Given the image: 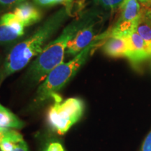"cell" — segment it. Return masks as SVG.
I'll return each instance as SVG.
<instances>
[{
    "label": "cell",
    "instance_id": "obj_1",
    "mask_svg": "<svg viewBox=\"0 0 151 151\" xmlns=\"http://www.w3.org/2000/svg\"><path fill=\"white\" fill-rule=\"evenodd\" d=\"M71 10L65 6L49 17L32 35L15 46L5 60L4 74L9 76L21 70L32 58L39 55L46 41L70 16Z\"/></svg>",
    "mask_w": 151,
    "mask_h": 151
},
{
    "label": "cell",
    "instance_id": "obj_2",
    "mask_svg": "<svg viewBox=\"0 0 151 151\" xmlns=\"http://www.w3.org/2000/svg\"><path fill=\"white\" fill-rule=\"evenodd\" d=\"M92 16L85 14L76 18L63 29L59 37L43 48L30 66L28 75L35 82H41L55 67L63 62L67 46L77 32L92 22Z\"/></svg>",
    "mask_w": 151,
    "mask_h": 151
},
{
    "label": "cell",
    "instance_id": "obj_3",
    "mask_svg": "<svg viewBox=\"0 0 151 151\" xmlns=\"http://www.w3.org/2000/svg\"><path fill=\"white\" fill-rule=\"evenodd\" d=\"M104 35L97 37L91 44L83 49L70 61L62 62L55 67L43 81L37 92L35 101L43 102L49 98L58 95V92L74 76L78 69L86 62L90 52L98 44V41L104 39Z\"/></svg>",
    "mask_w": 151,
    "mask_h": 151
},
{
    "label": "cell",
    "instance_id": "obj_4",
    "mask_svg": "<svg viewBox=\"0 0 151 151\" xmlns=\"http://www.w3.org/2000/svg\"><path fill=\"white\" fill-rule=\"evenodd\" d=\"M53 98L55 101L49 109L47 120L52 130L64 134L81 118L84 103L78 98H69L63 101L58 95Z\"/></svg>",
    "mask_w": 151,
    "mask_h": 151
},
{
    "label": "cell",
    "instance_id": "obj_5",
    "mask_svg": "<svg viewBox=\"0 0 151 151\" xmlns=\"http://www.w3.org/2000/svg\"><path fill=\"white\" fill-rule=\"evenodd\" d=\"M120 9V16L110 32L106 34V38L127 37L136 29L142 11L139 1L126 0Z\"/></svg>",
    "mask_w": 151,
    "mask_h": 151
},
{
    "label": "cell",
    "instance_id": "obj_6",
    "mask_svg": "<svg viewBox=\"0 0 151 151\" xmlns=\"http://www.w3.org/2000/svg\"><path fill=\"white\" fill-rule=\"evenodd\" d=\"M24 25L14 13H7L0 18V44L16 41L24 35Z\"/></svg>",
    "mask_w": 151,
    "mask_h": 151
},
{
    "label": "cell",
    "instance_id": "obj_7",
    "mask_svg": "<svg viewBox=\"0 0 151 151\" xmlns=\"http://www.w3.org/2000/svg\"><path fill=\"white\" fill-rule=\"evenodd\" d=\"M94 26L95 24L91 22L79 30L68 44L66 53L76 56L91 44L96 38Z\"/></svg>",
    "mask_w": 151,
    "mask_h": 151
},
{
    "label": "cell",
    "instance_id": "obj_8",
    "mask_svg": "<svg viewBox=\"0 0 151 151\" xmlns=\"http://www.w3.org/2000/svg\"><path fill=\"white\" fill-rule=\"evenodd\" d=\"M129 42V52L127 58L133 63H138L151 58L148 46L141 36L134 30L127 36Z\"/></svg>",
    "mask_w": 151,
    "mask_h": 151
},
{
    "label": "cell",
    "instance_id": "obj_9",
    "mask_svg": "<svg viewBox=\"0 0 151 151\" xmlns=\"http://www.w3.org/2000/svg\"><path fill=\"white\" fill-rule=\"evenodd\" d=\"M103 50L112 58H127L129 55V46L127 37H109L104 43Z\"/></svg>",
    "mask_w": 151,
    "mask_h": 151
},
{
    "label": "cell",
    "instance_id": "obj_10",
    "mask_svg": "<svg viewBox=\"0 0 151 151\" xmlns=\"http://www.w3.org/2000/svg\"><path fill=\"white\" fill-rule=\"evenodd\" d=\"M14 14L23 24L24 27H29L41 20L40 11L32 3L23 2L15 8Z\"/></svg>",
    "mask_w": 151,
    "mask_h": 151
},
{
    "label": "cell",
    "instance_id": "obj_11",
    "mask_svg": "<svg viewBox=\"0 0 151 151\" xmlns=\"http://www.w3.org/2000/svg\"><path fill=\"white\" fill-rule=\"evenodd\" d=\"M137 32L141 36L148 46L151 53V10L142 8L139 21L136 27Z\"/></svg>",
    "mask_w": 151,
    "mask_h": 151
},
{
    "label": "cell",
    "instance_id": "obj_12",
    "mask_svg": "<svg viewBox=\"0 0 151 151\" xmlns=\"http://www.w3.org/2000/svg\"><path fill=\"white\" fill-rule=\"evenodd\" d=\"M24 123L9 109L2 106L0 109V129H20Z\"/></svg>",
    "mask_w": 151,
    "mask_h": 151
},
{
    "label": "cell",
    "instance_id": "obj_13",
    "mask_svg": "<svg viewBox=\"0 0 151 151\" xmlns=\"http://www.w3.org/2000/svg\"><path fill=\"white\" fill-rule=\"evenodd\" d=\"M0 151H29L27 143L20 141H4L0 143Z\"/></svg>",
    "mask_w": 151,
    "mask_h": 151
},
{
    "label": "cell",
    "instance_id": "obj_14",
    "mask_svg": "<svg viewBox=\"0 0 151 151\" xmlns=\"http://www.w3.org/2000/svg\"><path fill=\"white\" fill-rule=\"evenodd\" d=\"M23 140V137L14 129H0V143L4 141H20Z\"/></svg>",
    "mask_w": 151,
    "mask_h": 151
},
{
    "label": "cell",
    "instance_id": "obj_15",
    "mask_svg": "<svg viewBox=\"0 0 151 151\" xmlns=\"http://www.w3.org/2000/svg\"><path fill=\"white\" fill-rule=\"evenodd\" d=\"M126 0H94L96 5L99 6L105 9L114 11L120 8Z\"/></svg>",
    "mask_w": 151,
    "mask_h": 151
},
{
    "label": "cell",
    "instance_id": "obj_16",
    "mask_svg": "<svg viewBox=\"0 0 151 151\" xmlns=\"http://www.w3.org/2000/svg\"><path fill=\"white\" fill-rule=\"evenodd\" d=\"M33 1L37 5L43 7L52 6L58 4H65L66 3V0H33Z\"/></svg>",
    "mask_w": 151,
    "mask_h": 151
},
{
    "label": "cell",
    "instance_id": "obj_17",
    "mask_svg": "<svg viewBox=\"0 0 151 151\" xmlns=\"http://www.w3.org/2000/svg\"><path fill=\"white\" fill-rule=\"evenodd\" d=\"M42 151H66L65 149L61 143L59 142H53L49 143L46 145V146L43 149Z\"/></svg>",
    "mask_w": 151,
    "mask_h": 151
},
{
    "label": "cell",
    "instance_id": "obj_18",
    "mask_svg": "<svg viewBox=\"0 0 151 151\" xmlns=\"http://www.w3.org/2000/svg\"><path fill=\"white\" fill-rule=\"evenodd\" d=\"M141 151H151V130L143 141Z\"/></svg>",
    "mask_w": 151,
    "mask_h": 151
},
{
    "label": "cell",
    "instance_id": "obj_19",
    "mask_svg": "<svg viewBox=\"0 0 151 151\" xmlns=\"http://www.w3.org/2000/svg\"><path fill=\"white\" fill-rule=\"evenodd\" d=\"M27 0H0V4L4 6H18Z\"/></svg>",
    "mask_w": 151,
    "mask_h": 151
},
{
    "label": "cell",
    "instance_id": "obj_20",
    "mask_svg": "<svg viewBox=\"0 0 151 151\" xmlns=\"http://www.w3.org/2000/svg\"><path fill=\"white\" fill-rule=\"evenodd\" d=\"M73 0H66V3L65 6H67V8L69 9H71V4H72Z\"/></svg>",
    "mask_w": 151,
    "mask_h": 151
},
{
    "label": "cell",
    "instance_id": "obj_21",
    "mask_svg": "<svg viewBox=\"0 0 151 151\" xmlns=\"http://www.w3.org/2000/svg\"><path fill=\"white\" fill-rule=\"evenodd\" d=\"M138 1H139V2H141L142 4H146L148 5V3H149V1H150V0H138Z\"/></svg>",
    "mask_w": 151,
    "mask_h": 151
},
{
    "label": "cell",
    "instance_id": "obj_22",
    "mask_svg": "<svg viewBox=\"0 0 151 151\" xmlns=\"http://www.w3.org/2000/svg\"><path fill=\"white\" fill-rule=\"evenodd\" d=\"M148 5H149V6H151V0H150V1H149V3H148Z\"/></svg>",
    "mask_w": 151,
    "mask_h": 151
},
{
    "label": "cell",
    "instance_id": "obj_23",
    "mask_svg": "<svg viewBox=\"0 0 151 151\" xmlns=\"http://www.w3.org/2000/svg\"><path fill=\"white\" fill-rule=\"evenodd\" d=\"M3 106L2 105H1V104H0V109H1V107H2Z\"/></svg>",
    "mask_w": 151,
    "mask_h": 151
}]
</instances>
